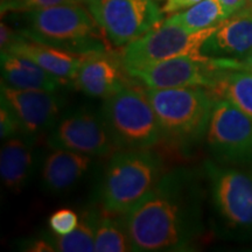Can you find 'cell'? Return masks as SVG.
Masks as SVG:
<instances>
[{
	"label": "cell",
	"instance_id": "cell-1",
	"mask_svg": "<svg viewBox=\"0 0 252 252\" xmlns=\"http://www.w3.org/2000/svg\"><path fill=\"white\" fill-rule=\"evenodd\" d=\"M202 188L196 173L179 167L124 214L132 251H190L203 235Z\"/></svg>",
	"mask_w": 252,
	"mask_h": 252
},
{
	"label": "cell",
	"instance_id": "cell-2",
	"mask_svg": "<svg viewBox=\"0 0 252 252\" xmlns=\"http://www.w3.org/2000/svg\"><path fill=\"white\" fill-rule=\"evenodd\" d=\"M24 14L19 33L27 39L82 56L110 50L105 33L83 4L52 6Z\"/></svg>",
	"mask_w": 252,
	"mask_h": 252
},
{
	"label": "cell",
	"instance_id": "cell-3",
	"mask_svg": "<svg viewBox=\"0 0 252 252\" xmlns=\"http://www.w3.org/2000/svg\"><path fill=\"white\" fill-rule=\"evenodd\" d=\"M162 139L188 153L206 138L216 96L204 87L146 89Z\"/></svg>",
	"mask_w": 252,
	"mask_h": 252
},
{
	"label": "cell",
	"instance_id": "cell-4",
	"mask_svg": "<svg viewBox=\"0 0 252 252\" xmlns=\"http://www.w3.org/2000/svg\"><path fill=\"white\" fill-rule=\"evenodd\" d=\"M163 161L152 149L117 150L110 157L98 188L104 213L124 215L156 187Z\"/></svg>",
	"mask_w": 252,
	"mask_h": 252
},
{
	"label": "cell",
	"instance_id": "cell-5",
	"mask_svg": "<svg viewBox=\"0 0 252 252\" xmlns=\"http://www.w3.org/2000/svg\"><path fill=\"white\" fill-rule=\"evenodd\" d=\"M203 174L220 225L236 237H252V169L207 160Z\"/></svg>",
	"mask_w": 252,
	"mask_h": 252
},
{
	"label": "cell",
	"instance_id": "cell-6",
	"mask_svg": "<svg viewBox=\"0 0 252 252\" xmlns=\"http://www.w3.org/2000/svg\"><path fill=\"white\" fill-rule=\"evenodd\" d=\"M100 113L118 150L152 149L162 140L156 112L145 91L125 86L104 99Z\"/></svg>",
	"mask_w": 252,
	"mask_h": 252
},
{
	"label": "cell",
	"instance_id": "cell-7",
	"mask_svg": "<svg viewBox=\"0 0 252 252\" xmlns=\"http://www.w3.org/2000/svg\"><path fill=\"white\" fill-rule=\"evenodd\" d=\"M217 26L189 32L179 25L163 20L139 39L125 46L119 56V62L124 72L130 74L176 56L197 54L204 41Z\"/></svg>",
	"mask_w": 252,
	"mask_h": 252
},
{
	"label": "cell",
	"instance_id": "cell-8",
	"mask_svg": "<svg viewBox=\"0 0 252 252\" xmlns=\"http://www.w3.org/2000/svg\"><path fill=\"white\" fill-rule=\"evenodd\" d=\"M84 5L99 25L110 45L124 48L163 21L156 0H86Z\"/></svg>",
	"mask_w": 252,
	"mask_h": 252
},
{
	"label": "cell",
	"instance_id": "cell-9",
	"mask_svg": "<svg viewBox=\"0 0 252 252\" xmlns=\"http://www.w3.org/2000/svg\"><path fill=\"white\" fill-rule=\"evenodd\" d=\"M206 139L215 161L252 169V119L229 100L216 97Z\"/></svg>",
	"mask_w": 252,
	"mask_h": 252
},
{
	"label": "cell",
	"instance_id": "cell-10",
	"mask_svg": "<svg viewBox=\"0 0 252 252\" xmlns=\"http://www.w3.org/2000/svg\"><path fill=\"white\" fill-rule=\"evenodd\" d=\"M47 144L50 149L75 151L93 158L111 157L118 150L102 113L88 106L62 112L48 132Z\"/></svg>",
	"mask_w": 252,
	"mask_h": 252
},
{
	"label": "cell",
	"instance_id": "cell-11",
	"mask_svg": "<svg viewBox=\"0 0 252 252\" xmlns=\"http://www.w3.org/2000/svg\"><path fill=\"white\" fill-rule=\"evenodd\" d=\"M220 70L217 60L197 53L176 56L127 75L146 89L204 87L212 90Z\"/></svg>",
	"mask_w": 252,
	"mask_h": 252
},
{
	"label": "cell",
	"instance_id": "cell-12",
	"mask_svg": "<svg viewBox=\"0 0 252 252\" xmlns=\"http://www.w3.org/2000/svg\"><path fill=\"white\" fill-rule=\"evenodd\" d=\"M0 94V102L13 112L21 131L36 138L52 130L64 106L58 91L17 89L1 82Z\"/></svg>",
	"mask_w": 252,
	"mask_h": 252
},
{
	"label": "cell",
	"instance_id": "cell-13",
	"mask_svg": "<svg viewBox=\"0 0 252 252\" xmlns=\"http://www.w3.org/2000/svg\"><path fill=\"white\" fill-rule=\"evenodd\" d=\"M200 53L243 64L252 55V9L245 7L222 21L204 41Z\"/></svg>",
	"mask_w": 252,
	"mask_h": 252
},
{
	"label": "cell",
	"instance_id": "cell-14",
	"mask_svg": "<svg viewBox=\"0 0 252 252\" xmlns=\"http://www.w3.org/2000/svg\"><path fill=\"white\" fill-rule=\"evenodd\" d=\"M93 162L87 154L52 149L41 162V186L53 195L68 193L86 178Z\"/></svg>",
	"mask_w": 252,
	"mask_h": 252
},
{
	"label": "cell",
	"instance_id": "cell-15",
	"mask_svg": "<svg viewBox=\"0 0 252 252\" xmlns=\"http://www.w3.org/2000/svg\"><path fill=\"white\" fill-rule=\"evenodd\" d=\"M121 62L105 53L84 55L74 84L78 90L94 98L106 99L126 86Z\"/></svg>",
	"mask_w": 252,
	"mask_h": 252
},
{
	"label": "cell",
	"instance_id": "cell-16",
	"mask_svg": "<svg viewBox=\"0 0 252 252\" xmlns=\"http://www.w3.org/2000/svg\"><path fill=\"white\" fill-rule=\"evenodd\" d=\"M36 137L19 132L2 143L0 176L8 190L19 193L26 187L35 166Z\"/></svg>",
	"mask_w": 252,
	"mask_h": 252
},
{
	"label": "cell",
	"instance_id": "cell-17",
	"mask_svg": "<svg viewBox=\"0 0 252 252\" xmlns=\"http://www.w3.org/2000/svg\"><path fill=\"white\" fill-rule=\"evenodd\" d=\"M6 52L30 59L63 84L74 81L83 59L82 55L27 39L20 33Z\"/></svg>",
	"mask_w": 252,
	"mask_h": 252
},
{
	"label": "cell",
	"instance_id": "cell-18",
	"mask_svg": "<svg viewBox=\"0 0 252 252\" xmlns=\"http://www.w3.org/2000/svg\"><path fill=\"white\" fill-rule=\"evenodd\" d=\"M1 82L17 89L59 91L63 83L35 62L9 52H1Z\"/></svg>",
	"mask_w": 252,
	"mask_h": 252
},
{
	"label": "cell",
	"instance_id": "cell-19",
	"mask_svg": "<svg viewBox=\"0 0 252 252\" xmlns=\"http://www.w3.org/2000/svg\"><path fill=\"white\" fill-rule=\"evenodd\" d=\"M217 61L220 70L212 89L214 94L229 100L252 119V71L244 67H234L226 60Z\"/></svg>",
	"mask_w": 252,
	"mask_h": 252
},
{
	"label": "cell",
	"instance_id": "cell-20",
	"mask_svg": "<svg viewBox=\"0 0 252 252\" xmlns=\"http://www.w3.org/2000/svg\"><path fill=\"white\" fill-rule=\"evenodd\" d=\"M103 210L89 208L82 212L77 228L69 235L60 236L50 232V239L55 251L61 252H93L94 251V235Z\"/></svg>",
	"mask_w": 252,
	"mask_h": 252
},
{
	"label": "cell",
	"instance_id": "cell-21",
	"mask_svg": "<svg viewBox=\"0 0 252 252\" xmlns=\"http://www.w3.org/2000/svg\"><path fill=\"white\" fill-rule=\"evenodd\" d=\"M225 19L224 12L217 0H202L185 11L171 14L166 20L189 32H198L215 27Z\"/></svg>",
	"mask_w": 252,
	"mask_h": 252
},
{
	"label": "cell",
	"instance_id": "cell-22",
	"mask_svg": "<svg viewBox=\"0 0 252 252\" xmlns=\"http://www.w3.org/2000/svg\"><path fill=\"white\" fill-rule=\"evenodd\" d=\"M94 251H132L130 237H128L122 215H112V214L102 212L96 226Z\"/></svg>",
	"mask_w": 252,
	"mask_h": 252
},
{
	"label": "cell",
	"instance_id": "cell-23",
	"mask_svg": "<svg viewBox=\"0 0 252 252\" xmlns=\"http://www.w3.org/2000/svg\"><path fill=\"white\" fill-rule=\"evenodd\" d=\"M64 4H84V0H1L0 9L1 14L25 13Z\"/></svg>",
	"mask_w": 252,
	"mask_h": 252
},
{
	"label": "cell",
	"instance_id": "cell-24",
	"mask_svg": "<svg viewBox=\"0 0 252 252\" xmlns=\"http://www.w3.org/2000/svg\"><path fill=\"white\" fill-rule=\"evenodd\" d=\"M80 223V216L74 210L68 209V208H62V209L56 210L50 215L48 220V226L50 231L56 235L64 236L69 235L77 228Z\"/></svg>",
	"mask_w": 252,
	"mask_h": 252
},
{
	"label": "cell",
	"instance_id": "cell-25",
	"mask_svg": "<svg viewBox=\"0 0 252 252\" xmlns=\"http://www.w3.org/2000/svg\"><path fill=\"white\" fill-rule=\"evenodd\" d=\"M0 104H1L0 105V135H1V139L5 140L23 131H21L18 119L15 118L8 106L4 102H0Z\"/></svg>",
	"mask_w": 252,
	"mask_h": 252
},
{
	"label": "cell",
	"instance_id": "cell-26",
	"mask_svg": "<svg viewBox=\"0 0 252 252\" xmlns=\"http://www.w3.org/2000/svg\"><path fill=\"white\" fill-rule=\"evenodd\" d=\"M20 250L33 251V252H50L55 251L52 239H50V232H43V234L34 236V237L24 238L19 244Z\"/></svg>",
	"mask_w": 252,
	"mask_h": 252
},
{
	"label": "cell",
	"instance_id": "cell-27",
	"mask_svg": "<svg viewBox=\"0 0 252 252\" xmlns=\"http://www.w3.org/2000/svg\"><path fill=\"white\" fill-rule=\"evenodd\" d=\"M200 1H202V0H165L162 12L165 14H174L178 12L185 11V9L196 5Z\"/></svg>",
	"mask_w": 252,
	"mask_h": 252
},
{
	"label": "cell",
	"instance_id": "cell-28",
	"mask_svg": "<svg viewBox=\"0 0 252 252\" xmlns=\"http://www.w3.org/2000/svg\"><path fill=\"white\" fill-rule=\"evenodd\" d=\"M217 1H219L223 12H224L226 19L238 13L239 11L247 7L248 5L247 0H217Z\"/></svg>",
	"mask_w": 252,
	"mask_h": 252
},
{
	"label": "cell",
	"instance_id": "cell-29",
	"mask_svg": "<svg viewBox=\"0 0 252 252\" xmlns=\"http://www.w3.org/2000/svg\"><path fill=\"white\" fill-rule=\"evenodd\" d=\"M17 35V32H14L13 28H11L7 24L2 21L1 25H0V47H1V52H6L8 49V47L12 45Z\"/></svg>",
	"mask_w": 252,
	"mask_h": 252
},
{
	"label": "cell",
	"instance_id": "cell-30",
	"mask_svg": "<svg viewBox=\"0 0 252 252\" xmlns=\"http://www.w3.org/2000/svg\"><path fill=\"white\" fill-rule=\"evenodd\" d=\"M243 67L252 71V55L247 60V61H245V62L243 63Z\"/></svg>",
	"mask_w": 252,
	"mask_h": 252
},
{
	"label": "cell",
	"instance_id": "cell-31",
	"mask_svg": "<svg viewBox=\"0 0 252 252\" xmlns=\"http://www.w3.org/2000/svg\"><path fill=\"white\" fill-rule=\"evenodd\" d=\"M247 1H248L247 7H249V8H251V9H252V0H247Z\"/></svg>",
	"mask_w": 252,
	"mask_h": 252
},
{
	"label": "cell",
	"instance_id": "cell-32",
	"mask_svg": "<svg viewBox=\"0 0 252 252\" xmlns=\"http://www.w3.org/2000/svg\"><path fill=\"white\" fill-rule=\"evenodd\" d=\"M84 1H86V0H84Z\"/></svg>",
	"mask_w": 252,
	"mask_h": 252
}]
</instances>
